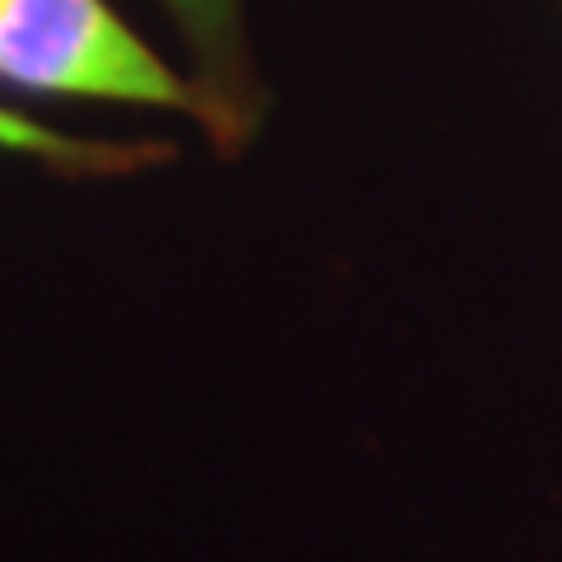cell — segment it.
Listing matches in <instances>:
<instances>
[{
    "label": "cell",
    "mask_w": 562,
    "mask_h": 562,
    "mask_svg": "<svg viewBox=\"0 0 562 562\" xmlns=\"http://www.w3.org/2000/svg\"><path fill=\"white\" fill-rule=\"evenodd\" d=\"M0 76L29 90L206 113V103L136 43L103 0H0Z\"/></svg>",
    "instance_id": "6da1fadb"
},
{
    "label": "cell",
    "mask_w": 562,
    "mask_h": 562,
    "mask_svg": "<svg viewBox=\"0 0 562 562\" xmlns=\"http://www.w3.org/2000/svg\"><path fill=\"white\" fill-rule=\"evenodd\" d=\"M0 146L24 150V155H43V160H57V165H132V150L70 140V136H57V132L38 127V122L10 117V113H0Z\"/></svg>",
    "instance_id": "7a4b0ae2"
},
{
    "label": "cell",
    "mask_w": 562,
    "mask_h": 562,
    "mask_svg": "<svg viewBox=\"0 0 562 562\" xmlns=\"http://www.w3.org/2000/svg\"><path fill=\"white\" fill-rule=\"evenodd\" d=\"M169 5L202 52H221L231 43V0H169Z\"/></svg>",
    "instance_id": "3957f363"
}]
</instances>
